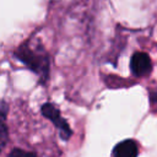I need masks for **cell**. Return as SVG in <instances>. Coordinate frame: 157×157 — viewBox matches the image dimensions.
<instances>
[{
  "label": "cell",
  "instance_id": "6da1fadb",
  "mask_svg": "<svg viewBox=\"0 0 157 157\" xmlns=\"http://www.w3.org/2000/svg\"><path fill=\"white\" fill-rule=\"evenodd\" d=\"M13 56L32 72H34L42 82L49 77L50 59L44 45L36 37H31L22 42L13 52Z\"/></svg>",
  "mask_w": 157,
  "mask_h": 157
},
{
  "label": "cell",
  "instance_id": "7a4b0ae2",
  "mask_svg": "<svg viewBox=\"0 0 157 157\" xmlns=\"http://www.w3.org/2000/svg\"><path fill=\"white\" fill-rule=\"evenodd\" d=\"M40 110H42V114L47 119H49L55 125V128L59 130V134H60L61 139L63 140H69V137L71 136L72 132H71V129H70L67 121L61 117L60 110L53 103H50V102L44 103L42 105Z\"/></svg>",
  "mask_w": 157,
  "mask_h": 157
},
{
  "label": "cell",
  "instance_id": "3957f363",
  "mask_svg": "<svg viewBox=\"0 0 157 157\" xmlns=\"http://www.w3.org/2000/svg\"><path fill=\"white\" fill-rule=\"evenodd\" d=\"M130 67L134 75L144 76L151 71V59L146 53H135L130 61Z\"/></svg>",
  "mask_w": 157,
  "mask_h": 157
},
{
  "label": "cell",
  "instance_id": "277c9868",
  "mask_svg": "<svg viewBox=\"0 0 157 157\" xmlns=\"http://www.w3.org/2000/svg\"><path fill=\"white\" fill-rule=\"evenodd\" d=\"M113 157H137V146L132 140H124L114 148Z\"/></svg>",
  "mask_w": 157,
  "mask_h": 157
},
{
  "label": "cell",
  "instance_id": "5b68a950",
  "mask_svg": "<svg viewBox=\"0 0 157 157\" xmlns=\"http://www.w3.org/2000/svg\"><path fill=\"white\" fill-rule=\"evenodd\" d=\"M7 139H9V132H7L6 123L0 121V155L7 144Z\"/></svg>",
  "mask_w": 157,
  "mask_h": 157
},
{
  "label": "cell",
  "instance_id": "8992f818",
  "mask_svg": "<svg viewBox=\"0 0 157 157\" xmlns=\"http://www.w3.org/2000/svg\"><path fill=\"white\" fill-rule=\"evenodd\" d=\"M7 157H37V155L34 152L26 151V150H22V148H13L7 155Z\"/></svg>",
  "mask_w": 157,
  "mask_h": 157
},
{
  "label": "cell",
  "instance_id": "52a82bcc",
  "mask_svg": "<svg viewBox=\"0 0 157 157\" xmlns=\"http://www.w3.org/2000/svg\"><path fill=\"white\" fill-rule=\"evenodd\" d=\"M7 115V103L4 99H0V121H6Z\"/></svg>",
  "mask_w": 157,
  "mask_h": 157
}]
</instances>
